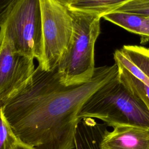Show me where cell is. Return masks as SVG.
<instances>
[{"label":"cell","instance_id":"5bb4252c","mask_svg":"<svg viewBox=\"0 0 149 149\" xmlns=\"http://www.w3.org/2000/svg\"><path fill=\"white\" fill-rule=\"evenodd\" d=\"M116 10L149 17V0H130Z\"/></svg>","mask_w":149,"mask_h":149},{"label":"cell","instance_id":"5b68a950","mask_svg":"<svg viewBox=\"0 0 149 149\" xmlns=\"http://www.w3.org/2000/svg\"><path fill=\"white\" fill-rule=\"evenodd\" d=\"M42 14V56L38 66L55 69L67 51L73 33V20L68 8L54 0H40Z\"/></svg>","mask_w":149,"mask_h":149},{"label":"cell","instance_id":"7c38bea8","mask_svg":"<svg viewBox=\"0 0 149 149\" xmlns=\"http://www.w3.org/2000/svg\"><path fill=\"white\" fill-rule=\"evenodd\" d=\"M118 77L120 81L149 109V86L135 77L124 68L118 66Z\"/></svg>","mask_w":149,"mask_h":149},{"label":"cell","instance_id":"e0dca14e","mask_svg":"<svg viewBox=\"0 0 149 149\" xmlns=\"http://www.w3.org/2000/svg\"><path fill=\"white\" fill-rule=\"evenodd\" d=\"M14 149H34L33 148H32L31 147L26 145L23 143H22L21 141H20L17 145L14 148Z\"/></svg>","mask_w":149,"mask_h":149},{"label":"cell","instance_id":"9a60e30c","mask_svg":"<svg viewBox=\"0 0 149 149\" xmlns=\"http://www.w3.org/2000/svg\"><path fill=\"white\" fill-rule=\"evenodd\" d=\"M19 0H0V20H2Z\"/></svg>","mask_w":149,"mask_h":149},{"label":"cell","instance_id":"277c9868","mask_svg":"<svg viewBox=\"0 0 149 149\" xmlns=\"http://www.w3.org/2000/svg\"><path fill=\"white\" fill-rule=\"evenodd\" d=\"M0 35L19 53L36 59L42 56V14L40 0H19L0 20Z\"/></svg>","mask_w":149,"mask_h":149},{"label":"cell","instance_id":"ac0fdd59","mask_svg":"<svg viewBox=\"0 0 149 149\" xmlns=\"http://www.w3.org/2000/svg\"><path fill=\"white\" fill-rule=\"evenodd\" d=\"M147 40L149 41V17L148 20V31H147Z\"/></svg>","mask_w":149,"mask_h":149},{"label":"cell","instance_id":"4fadbf2b","mask_svg":"<svg viewBox=\"0 0 149 149\" xmlns=\"http://www.w3.org/2000/svg\"><path fill=\"white\" fill-rule=\"evenodd\" d=\"M0 149H14L20 141L14 133L10 123L0 110Z\"/></svg>","mask_w":149,"mask_h":149},{"label":"cell","instance_id":"2e32d148","mask_svg":"<svg viewBox=\"0 0 149 149\" xmlns=\"http://www.w3.org/2000/svg\"><path fill=\"white\" fill-rule=\"evenodd\" d=\"M56 2L59 3L61 5L68 8L73 2H74L76 0H54Z\"/></svg>","mask_w":149,"mask_h":149},{"label":"cell","instance_id":"8fae6325","mask_svg":"<svg viewBox=\"0 0 149 149\" xmlns=\"http://www.w3.org/2000/svg\"><path fill=\"white\" fill-rule=\"evenodd\" d=\"M130 0H76L68 9L71 10L88 13L102 18L116 10Z\"/></svg>","mask_w":149,"mask_h":149},{"label":"cell","instance_id":"9c48e42d","mask_svg":"<svg viewBox=\"0 0 149 149\" xmlns=\"http://www.w3.org/2000/svg\"><path fill=\"white\" fill-rule=\"evenodd\" d=\"M106 126L93 118L81 119L75 135V149H101L100 143Z\"/></svg>","mask_w":149,"mask_h":149},{"label":"cell","instance_id":"52a82bcc","mask_svg":"<svg viewBox=\"0 0 149 149\" xmlns=\"http://www.w3.org/2000/svg\"><path fill=\"white\" fill-rule=\"evenodd\" d=\"M101 149H149V128L120 125L106 129L102 136Z\"/></svg>","mask_w":149,"mask_h":149},{"label":"cell","instance_id":"30bf717a","mask_svg":"<svg viewBox=\"0 0 149 149\" xmlns=\"http://www.w3.org/2000/svg\"><path fill=\"white\" fill-rule=\"evenodd\" d=\"M104 19L141 37V43L148 41V17L139 14L115 10L102 17Z\"/></svg>","mask_w":149,"mask_h":149},{"label":"cell","instance_id":"8992f818","mask_svg":"<svg viewBox=\"0 0 149 149\" xmlns=\"http://www.w3.org/2000/svg\"><path fill=\"white\" fill-rule=\"evenodd\" d=\"M0 106L24 90L35 72L34 58L17 52L10 41L0 35Z\"/></svg>","mask_w":149,"mask_h":149},{"label":"cell","instance_id":"7a4b0ae2","mask_svg":"<svg viewBox=\"0 0 149 149\" xmlns=\"http://www.w3.org/2000/svg\"><path fill=\"white\" fill-rule=\"evenodd\" d=\"M101 120L112 127L131 125L149 128V109L120 81L117 76L87 100L79 115Z\"/></svg>","mask_w":149,"mask_h":149},{"label":"cell","instance_id":"ba28073f","mask_svg":"<svg viewBox=\"0 0 149 149\" xmlns=\"http://www.w3.org/2000/svg\"><path fill=\"white\" fill-rule=\"evenodd\" d=\"M115 63L149 86V48L123 45L113 54Z\"/></svg>","mask_w":149,"mask_h":149},{"label":"cell","instance_id":"6da1fadb","mask_svg":"<svg viewBox=\"0 0 149 149\" xmlns=\"http://www.w3.org/2000/svg\"><path fill=\"white\" fill-rule=\"evenodd\" d=\"M118 73L115 63L100 66L90 81L67 86L61 81L57 68L46 71L38 66L31 82L0 110L19 140L34 149H75L82 107Z\"/></svg>","mask_w":149,"mask_h":149},{"label":"cell","instance_id":"3957f363","mask_svg":"<svg viewBox=\"0 0 149 149\" xmlns=\"http://www.w3.org/2000/svg\"><path fill=\"white\" fill-rule=\"evenodd\" d=\"M73 20L71 42L57 66L62 83L74 85L90 81L94 74V46L100 34L97 15L69 10Z\"/></svg>","mask_w":149,"mask_h":149}]
</instances>
